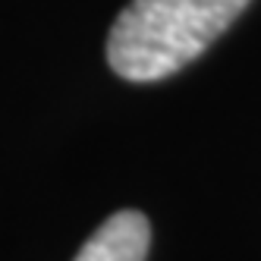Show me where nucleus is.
Wrapping results in <instances>:
<instances>
[{"label":"nucleus","instance_id":"2","mask_svg":"<svg viewBox=\"0 0 261 261\" xmlns=\"http://www.w3.org/2000/svg\"><path fill=\"white\" fill-rule=\"evenodd\" d=\"M151 223L142 211H117L88 236L76 261H145Z\"/></svg>","mask_w":261,"mask_h":261},{"label":"nucleus","instance_id":"1","mask_svg":"<svg viewBox=\"0 0 261 261\" xmlns=\"http://www.w3.org/2000/svg\"><path fill=\"white\" fill-rule=\"evenodd\" d=\"M249 0H133L107 38V63L126 82H158L201 57Z\"/></svg>","mask_w":261,"mask_h":261}]
</instances>
